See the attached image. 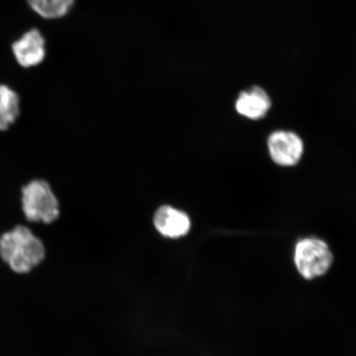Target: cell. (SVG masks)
<instances>
[{
    "label": "cell",
    "mask_w": 356,
    "mask_h": 356,
    "mask_svg": "<svg viewBox=\"0 0 356 356\" xmlns=\"http://www.w3.org/2000/svg\"><path fill=\"white\" fill-rule=\"evenodd\" d=\"M20 114L19 95L6 84H0V131H6Z\"/></svg>",
    "instance_id": "obj_8"
},
{
    "label": "cell",
    "mask_w": 356,
    "mask_h": 356,
    "mask_svg": "<svg viewBox=\"0 0 356 356\" xmlns=\"http://www.w3.org/2000/svg\"><path fill=\"white\" fill-rule=\"evenodd\" d=\"M22 193V210L29 221L51 224L59 217V203L47 181H32Z\"/></svg>",
    "instance_id": "obj_3"
},
{
    "label": "cell",
    "mask_w": 356,
    "mask_h": 356,
    "mask_svg": "<svg viewBox=\"0 0 356 356\" xmlns=\"http://www.w3.org/2000/svg\"><path fill=\"white\" fill-rule=\"evenodd\" d=\"M31 10L44 19H63L72 11L75 0H26Z\"/></svg>",
    "instance_id": "obj_9"
},
{
    "label": "cell",
    "mask_w": 356,
    "mask_h": 356,
    "mask_svg": "<svg viewBox=\"0 0 356 356\" xmlns=\"http://www.w3.org/2000/svg\"><path fill=\"white\" fill-rule=\"evenodd\" d=\"M0 256L13 271L25 274L43 261L44 248L32 231L19 225L0 238Z\"/></svg>",
    "instance_id": "obj_1"
},
{
    "label": "cell",
    "mask_w": 356,
    "mask_h": 356,
    "mask_svg": "<svg viewBox=\"0 0 356 356\" xmlns=\"http://www.w3.org/2000/svg\"><path fill=\"white\" fill-rule=\"evenodd\" d=\"M271 108V100L264 88L252 87L242 92L235 102V108L239 115L250 120L264 118Z\"/></svg>",
    "instance_id": "obj_6"
},
{
    "label": "cell",
    "mask_w": 356,
    "mask_h": 356,
    "mask_svg": "<svg viewBox=\"0 0 356 356\" xmlns=\"http://www.w3.org/2000/svg\"><path fill=\"white\" fill-rule=\"evenodd\" d=\"M333 260L331 248L323 239L305 238L296 244L293 264L306 280L323 277L331 269Z\"/></svg>",
    "instance_id": "obj_2"
},
{
    "label": "cell",
    "mask_w": 356,
    "mask_h": 356,
    "mask_svg": "<svg viewBox=\"0 0 356 356\" xmlns=\"http://www.w3.org/2000/svg\"><path fill=\"white\" fill-rule=\"evenodd\" d=\"M17 63L29 69L42 63L47 57V41L41 31L31 29L11 44Z\"/></svg>",
    "instance_id": "obj_5"
},
{
    "label": "cell",
    "mask_w": 356,
    "mask_h": 356,
    "mask_svg": "<svg viewBox=\"0 0 356 356\" xmlns=\"http://www.w3.org/2000/svg\"><path fill=\"white\" fill-rule=\"evenodd\" d=\"M154 225L160 234L168 238L181 237L191 228L189 217L170 207H163L156 212Z\"/></svg>",
    "instance_id": "obj_7"
},
{
    "label": "cell",
    "mask_w": 356,
    "mask_h": 356,
    "mask_svg": "<svg viewBox=\"0 0 356 356\" xmlns=\"http://www.w3.org/2000/svg\"><path fill=\"white\" fill-rule=\"evenodd\" d=\"M267 147L271 159L277 165L292 167L300 161L304 154L305 145L296 133L277 131L270 134Z\"/></svg>",
    "instance_id": "obj_4"
}]
</instances>
